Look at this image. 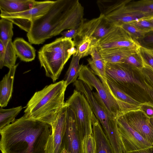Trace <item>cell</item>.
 <instances>
[{
  "instance_id": "obj_1",
  "label": "cell",
  "mask_w": 153,
  "mask_h": 153,
  "mask_svg": "<svg viewBox=\"0 0 153 153\" xmlns=\"http://www.w3.org/2000/svg\"><path fill=\"white\" fill-rule=\"evenodd\" d=\"M83 7L78 0H57L43 15L32 21L27 36L39 45L64 30L78 28L84 19Z\"/></svg>"
},
{
  "instance_id": "obj_2",
  "label": "cell",
  "mask_w": 153,
  "mask_h": 153,
  "mask_svg": "<svg viewBox=\"0 0 153 153\" xmlns=\"http://www.w3.org/2000/svg\"><path fill=\"white\" fill-rule=\"evenodd\" d=\"M51 126L25 115L0 130L1 153H45Z\"/></svg>"
},
{
  "instance_id": "obj_3",
  "label": "cell",
  "mask_w": 153,
  "mask_h": 153,
  "mask_svg": "<svg viewBox=\"0 0 153 153\" xmlns=\"http://www.w3.org/2000/svg\"><path fill=\"white\" fill-rule=\"evenodd\" d=\"M67 87L65 81L62 80L36 92L26 105L24 115L51 126L66 104L64 100Z\"/></svg>"
},
{
  "instance_id": "obj_4",
  "label": "cell",
  "mask_w": 153,
  "mask_h": 153,
  "mask_svg": "<svg viewBox=\"0 0 153 153\" xmlns=\"http://www.w3.org/2000/svg\"><path fill=\"white\" fill-rule=\"evenodd\" d=\"M76 53L75 44L72 39L62 37L44 45L38 52L41 67L47 76L53 82L59 77L64 66L71 56Z\"/></svg>"
},
{
  "instance_id": "obj_5",
  "label": "cell",
  "mask_w": 153,
  "mask_h": 153,
  "mask_svg": "<svg viewBox=\"0 0 153 153\" xmlns=\"http://www.w3.org/2000/svg\"><path fill=\"white\" fill-rule=\"evenodd\" d=\"M81 65L78 79L86 83L92 91L93 87L96 89L97 92L92 91L93 94L111 117L117 120L123 113L132 110L111 93L91 69L86 65Z\"/></svg>"
},
{
  "instance_id": "obj_6",
  "label": "cell",
  "mask_w": 153,
  "mask_h": 153,
  "mask_svg": "<svg viewBox=\"0 0 153 153\" xmlns=\"http://www.w3.org/2000/svg\"><path fill=\"white\" fill-rule=\"evenodd\" d=\"M73 85L76 90L84 95L93 113L99 121L105 134L111 144L115 143L120 139L117 120L111 117L107 113L92 91L85 83L77 80Z\"/></svg>"
},
{
  "instance_id": "obj_7",
  "label": "cell",
  "mask_w": 153,
  "mask_h": 153,
  "mask_svg": "<svg viewBox=\"0 0 153 153\" xmlns=\"http://www.w3.org/2000/svg\"><path fill=\"white\" fill-rule=\"evenodd\" d=\"M131 0H98L96 2L100 12L114 25L120 26L147 17L139 12L128 9L127 4Z\"/></svg>"
},
{
  "instance_id": "obj_8",
  "label": "cell",
  "mask_w": 153,
  "mask_h": 153,
  "mask_svg": "<svg viewBox=\"0 0 153 153\" xmlns=\"http://www.w3.org/2000/svg\"><path fill=\"white\" fill-rule=\"evenodd\" d=\"M66 102L73 111L82 139L92 134V110L84 95L75 89Z\"/></svg>"
},
{
  "instance_id": "obj_9",
  "label": "cell",
  "mask_w": 153,
  "mask_h": 153,
  "mask_svg": "<svg viewBox=\"0 0 153 153\" xmlns=\"http://www.w3.org/2000/svg\"><path fill=\"white\" fill-rule=\"evenodd\" d=\"M134 71L135 70L124 63L106 62L107 79L128 94L133 84L145 91L142 80L140 81L135 77Z\"/></svg>"
},
{
  "instance_id": "obj_10",
  "label": "cell",
  "mask_w": 153,
  "mask_h": 153,
  "mask_svg": "<svg viewBox=\"0 0 153 153\" xmlns=\"http://www.w3.org/2000/svg\"><path fill=\"white\" fill-rule=\"evenodd\" d=\"M126 30L120 26L114 25L97 42L99 51L123 48L137 50L140 46Z\"/></svg>"
},
{
  "instance_id": "obj_11",
  "label": "cell",
  "mask_w": 153,
  "mask_h": 153,
  "mask_svg": "<svg viewBox=\"0 0 153 153\" xmlns=\"http://www.w3.org/2000/svg\"><path fill=\"white\" fill-rule=\"evenodd\" d=\"M54 2L51 1H36L34 6L29 10L17 13H1L0 17L11 21L28 33L31 28L32 21L45 14Z\"/></svg>"
},
{
  "instance_id": "obj_12",
  "label": "cell",
  "mask_w": 153,
  "mask_h": 153,
  "mask_svg": "<svg viewBox=\"0 0 153 153\" xmlns=\"http://www.w3.org/2000/svg\"><path fill=\"white\" fill-rule=\"evenodd\" d=\"M117 121L123 153L153 146L131 126L122 114Z\"/></svg>"
},
{
  "instance_id": "obj_13",
  "label": "cell",
  "mask_w": 153,
  "mask_h": 153,
  "mask_svg": "<svg viewBox=\"0 0 153 153\" xmlns=\"http://www.w3.org/2000/svg\"><path fill=\"white\" fill-rule=\"evenodd\" d=\"M68 107L66 103L59 113L55 122L51 126L52 132L48 140L45 153H61L64 149V139L66 127Z\"/></svg>"
},
{
  "instance_id": "obj_14",
  "label": "cell",
  "mask_w": 153,
  "mask_h": 153,
  "mask_svg": "<svg viewBox=\"0 0 153 153\" xmlns=\"http://www.w3.org/2000/svg\"><path fill=\"white\" fill-rule=\"evenodd\" d=\"M114 26L103 15L100 14L98 17L90 20L84 19L78 27V34L76 37L80 38L87 36L98 41Z\"/></svg>"
},
{
  "instance_id": "obj_15",
  "label": "cell",
  "mask_w": 153,
  "mask_h": 153,
  "mask_svg": "<svg viewBox=\"0 0 153 153\" xmlns=\"http://www.w3.org/2000/svg\"><path fill=\"white\" fill-rule=\"evenodd\" d=\"M64 147L68 153H84L82 140L77 128L74 113L68 106Z\"/></svg>"
},
{
  "instance_id": "obj_16",
  "label": "cell",
  "mask_w": 153,
  "mask_h": 153,
  "mask_svg": "<svg viewBox=\"0 0 153 153\" xmlns=\"http://www.w3.org/2000/svg\"><path fill=\"white\" fill-rule=\"evenodd\" d=\"M122 114L131 126L153 146V127L150 123L149 118L140 109Z\"/></svg>"
},
{
  "instance_id": "obj_17",
  "label": "cell",
  "mask_w": 153,
  "mask_h": 153,
  "mask_svg": "<svg viewBox=\"0 0 153 153\" xmlns=\"http://www.w3.org/2000/svg\"><path fill=\"white\" fill-rule=\"evenodd\" d=\"M92 135L95 142V153H114L112 146L98 119L93 113Z\"/></svg>"
},
{
  "instance_id": "obj_18",
  "label": "cell",
  "mask_w": 153,
  "mask_h": 153,
  "mask_svg": "<svg viewBox=\"0 0 153 153\" xmlns=\"http://www.w3.org/2000/svg\"><path fill=\"white\" fill-rule=\"evenodd\" d=\"M18 64L9 69L0 82V106L7 105L12 96L15 73Z\"/></svg>"
},
{
  "instance_id": "obj_19",
  "label": "cell",
  "mask_w": 153,
  "mask_h": 153,
  "mask_svg": "<svg viewBox=\"0 0 153 153\" xmlns=\"http://www.w3.org/2000/svg\"><path fill=\"white\" fill-rule=\"evenodd\" d=\"M34 0H0L1 13H13L22 12L32 8Z\"/></svg>"
},
{
  "instance_id": "obj_20",
  "label": "cell",
  "mask_w": 153,
  "mask_h": 153,
  "mask_svg": "<svg viewBox=\"0 0 153 153\" xmlns=\"http://www.w3.org/2000/svg\"><path fill=\"white\" fill-rule=\"evenodd\" d=\"M91 58L87 59L88 64L94 74L100 78L106 88L107 79L106 73V62L102 57L97 47H95L91 53Z\"/></svg>"
},
{
  "instance_id": "obj_21",
  "label": "cell",
  "mask_w": 153,
  "mask_h": 153,
  "mask_svg": "<svg viewBox=\"0 0 153 153\" xmlns=\"http://www.w3.org/2000/svg\"><path fill=\"white\" fill-rule=\"evenodd\" d=\"M16 56L25 62L33 60L36 56V51L31 45L21 38H16L13 42Z\"/></svg>"
},
{
  "instance_id": "obj_22",
  "label": "cell",
  "mask_w": 153,
  "mask_h": 153,
  "mask_svg": "<svg viewBox=\"0 0 153 153\" xmlns=\"http://www.w3.org/2000/svg\"><path fill=\"white\" fill-rule=\"evenodd\" d=\"M137 50L123 48L99 51L106 62L117 63H123L127 56Z\"/></svg>"
},
{
  "instance_id": "obj_23",
  "label": "cell",
  "mask_w": 153,
  "mask_h": 153,
  "mask_svg": "<svg viewBox=\"0 0 153 153\" xmlns=\"http://www.w3.org/2000/svg\"><path fill=\"white\" fill-rule=\"evenodd\" d=\"M106 88L114 96L122 102L134 110L140 109L141 102L133 98L107 79Z\"/></svg>"
},
{
  "instance_id": "obj_24",
  "label": "cell",
  "mask_w": 153,
  "mask_h": 153,
  "mask_svg": "<svg viewBox=\"0 0 153 153\" xmlns=\"http://www.w3.org/2000/svg\"><path fill=\"white\" fill-rule=\"evenodd\" d=\"M16 54L12 40L10 41L6 46L0 42V68L4 66L9 69L16 65Z\"/></svg>"
},
{
  "instance_id": "obj_25",
  "label": "cell",
  "mask_w": 153,
  "mask_h": 153,
  "mask_svg": "<svg viewBox=\"0 0 153 153\" xmlns=\"http://www.w3.org/2000/svg\"><path fill=\"white\" fill-rule=\"evenodd\" d=\"M76 49V54L81 59L90 55L93 49L97 47L98 40L91 37L85 36L74 39Z\"/></svg>"
},
{
  "instance_id": "obj_26",
  "label": "cell",
  "mask_w": 153,
  "mask_h": 153,
  "mask_svg": "<svg viewBox=\"0 0 153 153\" xmlns=\"http://www.w3.org/2000/svg\"><path fill=\"white\" fill-rule=\"evenodd\" d=\"M126 6L129 10L140 12L147 18L153 17V0H131Z\"/></svg>"
},
{
  "instance_id": "obj_27",
  "label": "cell",
  "mask_w": 153,
  "mask_h": 153,
  "mask_svg": "<svg viewBox=\"0 0 153 153\" xmlns=\"http://www.w3.org/2000/svg\"><path fill=\"white\" fill-rule=\"evenodd\" d=\"M80 58L76 54L73 55L69 67L66 73L65 81L66 85L74 83L78 77L81 68V65L79 64Z\"/></svg>"
},
{
  "instance_id": "obj_28",
  "label": "cell",
  "mask_w": 153,
  "mask_h": 153,
  "mask_svg": "<svg viewBox=\"0 0 153 153\" xmlns=\"http://www.w3.org/2000/svg\"><path fill=\"white\" fill-rule=\"evenodd\" d=\"M22 109V106L7 109L0 107V130L14 122Z\"/></svg>"
},
{
  "instance_id": "obj_29",
  "label": "cell",
  "mask_w": 153,
  "mask_h": 153,
  "mask_svg": "<svg viewBox=\"0 0 153 153\" xmlns=\"http://www.w3.org/2000/svg\"><path fill=\"white\" fill-rule=\"evenodd\" d=\"M13 24L11 21L4 18L0 20V42L6 46L12 40L13 36Z\"/></svg>"
},
{
  "instance_id": "obj_30",
  "label": "cell",
  "mask_w": 153,
  "mask_h": 153,
  "mask_svg": "<svg viewBox=\"0 0 153 153\" xmlns=\"http://www.w3.org/2000/svg\"><path fill=\"white\" fill-rule=\"evenodd\" d=\"M123 63L138 71H140L144 66V63L137 50L127 56Z\"/></svg>"
},
{
  "instance_id": "obj_31",
  "label": "cell",
  "mask_w": 153,
  "mask_h": 153,
  "mask_svg": "<svg viewBox=\"0 0 153 153\" xmlns=\"http://www.w3.org/2000/svg\"><path fill=\"white\" fill-rule=\"evenodd\" d=\"M118 26L122 27L134 40L137 42L139 40L143 38L147 33L149 32L140 29L130 23L123 24Z\"/></svg>"
},
{
  "instance_id": "obj_32",
  "label": "cell",
  "mask_w": 153,
  "mask_h": 153,
  "mask_svg": "<svg viewBox=\"0 0 153 153\" xmlns=\"http://www.w3.org/2000/svg\"><path fill=\"white\" fill-rule=\"evenodd\" d=\"M137 51L144 63L153 68V49L140 46Z\"/></svg>"
},
{
  "instance_id": "obj_33",
  "label": "cell",
  "mask_w": 153,
  "mask_h": 153,
  "mask_svg": "<svg viewBox=\"0 0 153 153\" xmlns=\"http://www.w3.org/2000/svg\"><path fill=\"white\" fill-rule=\"evenodd\" d=\"M141 78L153 89V68L144 63V66L139 71Z\"/></svg>"
},
{
  "instance_id": "obj_34",
  "label": "cell",
  "mask_w": 153,
  "mask_h": 153,
  "mask_svg": "<svg viewBox=\"0 0 153 153\" xmlns=\"http://www.w3.org/2000/svg\"><path fill=\"white\" fill-rule=\"evenodd\" d=\"M84 153H95L96 144L92 134L85 137L82 140Z\"/></svg>"
},
{
  "instance_id": "obj_35",
  "label": "cell",
  "mask_w": 153,
  "mask_h": 153,
  "mask_svg": "<svg viewBox=\"0 0 153 153\" xmlns=\"http://www.w3.org/2000/svg\"><path fill=\"white\" fill-rule=\"evenodd\" d=\"M128 23L142 30L148 31L153 30V23L146 18L140 19Z\"/></svg>"
},
{
  "instance_id": "obj_36",
  "label": "cell",
  "mask_w": 153,
  "mask_h": 153,
  "mask_svg": "<svg viewBox=\"0 0 153 153\" xmlns=\"http://www.w3.org/2000/svg\"><path fill=\"white\" fill-rule=\"evenodd\" d=\"M138 42L140 45L142 47L153 49V30L147 33Z\"/></svg>"
},
{
  "instance_id": "obj_37",
  "label": "cell",
  "mask_w": 153,
  "mask_h": 153,
  "mask_svg": "<svg viewBox=\"0 0 153 153\" xmlns=\"http://www.w3.org/2000/svg\"><path fill=\"white\" fill-rule=\"evenodd\" d=\"M140 109L148 117H153V104L150 101L141 103Z\"/></svg>"
},
{
  "instance_id": "obj_38",
  "label": "cell",
  "mask_w": 153,
  "mask_h": 153,
  "mask_svg": "<svg viewBox=\"0 0 153 153\" xmlns=\"http://www.w3.org/2000/svg\"><path fill=\"white\" fill-rule=\"evenodd\" d=\"M78 28H73L61 32L60 33L63 37L74 39L77 36L78 32Z\"/></svg>"
},
{
  "instance_id": "obj_39",
  "label": "cell",
  "mask_w": 153,
  "mask_h": 153,
  "mask_svg": "<svg viewBox=\"0 0 153 153\" xmlns=\"http://www.w3.org/2000/svg\"><path fill=\"white\" fill-rule=\"evenodd\" d=\"M126 153H153V146Z\"/></svg>"
},
{
  "instance_id": "obj_40",
  "label": "cell",
  "mask_w": 153,
  "mask_h": 153,
  "mask_svg": "<svg viewBox=\"0 0 153 153\" xmlns=\"http://www.w3.org/2000/svg\"><path fill=\"white\" fill-rule=\"evenodd\" d=\"M149 122L151 125L153 127V117L149 118Z\"/></svg>"
},
{
  "instance_id": "obj_41",
  "label": "cell",
  "mask_w": 153,
  "mask_h": 153,
  "mask_svg": "<svg viewBox=\"0 0 153 153\" xmlns=\"http://www.w3.org/2000/svg\"><path fill=\"white\" fill-rule=\"evenodd\" d=\"M146 19L152 22V23H153V17H150Z\"/></svg>"
},
{
  "instance_id": "obj_42",
  "label": "cell",
  "mask_w": 153,
  "mask_h": 153,
  "mask_svg": "<svg viewBox=\"0 0 153 153\" xmlns=\"http://www.w3.org/2000/svg\"><path fill=\"white\" fill-rule=\"evenodd\" d=\"M61 153H68L66 150L65 149H64L62 152Z\"/></svg>"
}]
</instances>
